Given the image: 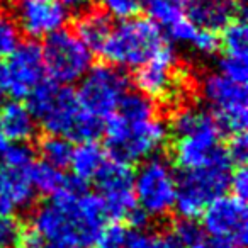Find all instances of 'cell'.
<instances>
[{
  "label": "cell",
  "mask_w": 248,
  "mask_h": 248,
  "mask_svg": "<svg viewBox=\"0 0 248 248\" xmlns=\"http://www.w3.org/2000/svg\"><path fill=\"white\" fill-rule=\"evenodd\" d=\"M106 221L100 197L89 194L85 184L73 177L49 202L34 211L31 231L43 243H70L87 248L99 241Z\"/></svg>",
  "instance_id": "obj_1"
},
{
  "label": "cell",
  "mask_w": 248,
  "mask_h": 248,
  "mask_svg": "<svg viewBox=\"0 0 248 248\" xmlns=\"http://www.w3.org/2000/svg\"><path fill=\"white\" fill-rule=\"evenodd\" d=\"M28 97V109L49 135L83 143L93 141L104 133L102 119L87 112L66 85L41 82Z\"/></svg>",
  "instance_id": "obj_2"
},
{
  "label": "cell",
  "mask_w": 248,
  "mask_h": 248,
  "mask_svg": "<svg viewBox=\"0 0 248 248\" xmlns=\"http://www.w3.org/2000/svg\"><path fill=\"white\" fill-rule=\"evenodd\" d=\"M177 141L173 158L184 170L231 163L221 145V128L213 114L197 107H184L173 114L170 123Z\"/></svg>",
  "instance_id": "obj_3"
},
{
  "label": "cell",
  "mask_w": 248,
  "mask_h": 248,
  "mask_svg": "<svg viewBox=\"0 0 248 248\" xmlns=\"http://www.w3.org/2000/svg\"><path fill=\"white\" fill-rule=\"evenodd\" d=\"M104 133L110 155L124 163L150 158L167 140V126L156 116L128 119L114 112L107 117Z\"/></svg>",
  "instance_id": "obj_4"
},
{
  "label": "cell",
  "mask_w": 248,
  "mask_h": 248,
  "mask_svg": "<svg viewBox=\"0 0 248 248\" xmlns=\"http://www.w3.org/2000/svg\"><path fill=\"white\" fill-rule=\"evenodd\" d=\"M165 46L162 29L148 19H126L110 29L99 49L116 68H140Z\"/></svg>",
  "instance_id": "obj_5"
},
{
  "label": "cell",
  "mask_w": 248,
  "mask_h": 248,
  "mask_svg": "<svg viewBox=\"0 0 248 248\" xmlns=\"http://www.w3.org/2000/svg\"><path fill=\"white\" fill-rule=\"evenodd\" d=\"M230 167L231 163H219L204 169L186 170L177 179L173 207L182 219H194L201 216L214 199L224 196L230 186Z\"/></svg>",
  "instance_id": "obj_6"
},
{
  "label": "cell",
  "mask_w": 248,
  "mask_h": 248,
  "mask_svg": "<svg viewBox=\"0 0 248 248\" xmlns=\"http://www.w3.org/2000/svg\"><path fill=\"white\" fill-rule=\"evenodd\" d=\"M43 49L45 72L53 83L70 85L82 80L92 65V49L72 31L53 32Z\"/></svg>",
  "instance_id": "obj_7"
},
{
  "label": "cell",
  "mask_w": 248,
  "mask_h": 248,
  "mask_svg": "<svg viewBox=\"0 0 248 248\" xmlns=\"http://www.w3.org/2000/svg\"><path fill=\"white\" fill-rule=\"evenodd\" d=\"M177 196V179L169 162L146 158L135 175L136 204L146 216H167L173 209Z\"/></svg>",
  "instance_id": "obj_8"
},
{
  "label": "cell",
  "mask_w": 248,
  "mask_h": 248,
  "mask_svg": "<svg viewBox=\"0 0 248 248\" xmlns=\"http://www.w3.org/2000/svg\"><path fill=\"white\" fill-rule=\"evenodd\" d=\"M201 92L213 109V116L221 129L230 133L245 131L248 121V99L245 83L234 82L217 72L211 73L202 80Z\"/></svg>",
  "instance_id": "obj_9"
},
{
  "label": "cell",
  "mask_w": 248,
  "mask_h": 248,
  "mask_svg": "<svg viewBox=\"0 0 248 248\" xmlns=\"http://www.w3.org/2000/svg\"><path fill=\"white\" fill-rule=\"evenodd\" d=\"M126 92L128 78L119 68L97 65L82 77L77 99L89 114L99 119H107L116 112Z\"/></svg>",
  "instance_id": "obj_10"
},
{
  "label": "cell",
  "mask_w": 248,
  "mask_h": 248,
  "mask_svg": "<svg viewBox=\"0 0 248 248\" xmlns=\"http://www.w3.org/2000/svg\"><path fill=\"white\" fill-rule=\"evenodd\" d=\"M95 184L107 217L126 219L135 213V173L128 163L106 162L95 175Z\"/></svg>",
  "instance_id": "obj_11"
},
{
  "label": "cell",
  "mask_w": 248,
  "mask_h": 248,
  "mask_svg": "<svg viewBox=\"0 0 248 248\" xmlns=\"http://www.w3.org/2000/svg\"><path fill=\"white\" fill-rule=\"evenodd\" d=\"M202 230L213 240L243 248L248 240V211L245 201L219 196L202 211Z\"/></svg>",
  "instance_id": "obj_12"
},
{
  "label": "cell",
  "mask_w": 248,
  "mask_h": 248,
  "mask_svg": "<svg viewBox=\"0 0 248 248\" xmlns=\"http://www.w3.org/2000/svg\"><path fill=\"white\" fill-rule=\"evenodd\" d=\"M136 85L143 95L150 99H169L180 92V78L175 55L165 45L152 60L141 65L136 72Z\"/></svg>",
  "instance_id": "obj_13"
},
{
  "label": "cell",
  "mask_w": 248,
  "mask_h": 248,
  "mask_svg": "<svg viewBox=\"0 0 248 248\" xmlns=\"http://www.w3.org/2000/svg\"><path fill=\"white\" fill-rule=\"evenodd\" d=\"M5 75L9 93H12L16 99L28 97L43 82L45 75L41 46L31 41L19 45L5 65Z\"/></svg>",
  "instance_id": "obj_14"
},
{
  "label": "cell",
  "mask_w": 248,
  "mask_h": 248,
  "mask_svg": "<svg viewBox=\"0 0 248 248\" xmlns=\"http://www.w3.org/2000/svg\"><path fill=\"white\" fill-rule=\"evenodd\" d=\"M66 12L58 0H16V17L29 38H48L60 31Z\"/></svg>",
  "instance_id": "obj_15"
},
{
  "label": "cell",
  "mask_w": 248,
  "mask_h": 248,
  "mask_svg": "<svg viewBox=\"0 0 248 248\" xmlns=\"http://www.w3.org/2000/svg\"><path fill=\"white\" fill-rule=\"evenodd\" d=\"M28 172L0 167V216H11L16 209H24L32 204L36 190Z\"/></svg>",
  "instance_id": "obj_16"
},
{
  "label": "cell",
  "mask_w": 248,
  "mask_h": 248,
  "mask_svg": "<svg viewBox=\"0 0 248 248\" xmlns=\"http://www.w3.org/2000/svg\"><path fill=\"white\" fill-rule=\"evenodd\" d=\"M236 14V0H186L187 19L199 29H223Z\"/></svg>",
  "instance_id": "obj_17"
},
{
  "label": "cell",
  "mask_w": 248,
  "mask_h": 248,
  "mask_svg": "<svg viewBox=\"0 0 248 248\" xmlns=\"http://www.w3.org/2000/svg\"><path fill=\"white\" fill-rule=\"evenodd\" d=\"M0 133L5 140L26 143L36 135V119L21 102H9L0 106Z\"/></svg>",
  "instance_id": "obj_18"
},
{
  "label": "cell",
  "mask_w": 248,
  "mask_h": 248,
  "mask_svg": "<svg viewBox=\"0 0 248 248\" xmlns=\"http://www.w3.org/2000/svg\"><path fill=\"white\" fill-rule=\"evenodd\" d=\"M106 162V153L97 143L83 141L77 148H73L68 165L72 167L73 177L85 184L87 180L95 179V175Z\"/></svg>",
  "instance_id": "obj_19"
},
{
  "label": "cell",
  "mask_w": 248,
  "mask_h": 248,
  "mask_svg": "<svg viewBox=\"0 0 248 248\" xmlns=\"http://www.w3.org/2000/svg\"><path fill=\"white\" fill-rule=\"evenodd\" d=\"M112 24H110L109 16L104 12H83L77 21V32L75 34L89 46L90 49H100L109 36Z\"/></svg>",
  "instance_id": "obj_20"
},
{
  "label": "cell",
  "mask_w": 248,
  "mask_h": 248,
  "mask_svg": "<svg viewBox=\"0 0 248 248\" xmlns=\"http://www.w3.org/2000/svg\"><path fill=\"white\" fill-rule=\"evenodd\" d=\"M28 175L29 180H31L32 189L36 192L48 194V196H55L56 192H60L66 186V180H68L62 173V170L45 162L32 163L29 167Z\"/></svg>",
  "instance_id": "obj_21"
},
{
  "label": "cell",
  "mask_w": 248,
  "mask_h": 248,
  "mask_svg": "<svg viewBox=\"0 0 248 248\" xmlns=\"http://www.w3.org/2000/svg\"><path fill=\"white\" fill-rule=\"evenodd\" d=\"M223 36L219 39V45H223L224 55L231 58L247 60L248 53V29L243 17L230 21L224 26Z\"/></svg>",
  "instance_id": "obj_22"
},
{
  "label": "cell",
  "mask_w": 248,
  "mask_h": 248,
  "mask_svg": "<svg viewBox=\"0 0 248 248\" xmlns=\"http://www.w3.org/2000/svg\"><path fill=\"white\" fill-rule=\"evenodd\" d=\"M126 248H182L173 233L135 228L126 234Z\"/></svg>",
  "instance_id": "obj_23"
},
{
  "label": "cell",
  "mask_w": 248,
  "mask_h": 248,
  "mask_svg": "<svg viewBox=\"0 0 248 248\" xmlns=\"http://www.w3.org/2000/svg\"><path fill=\"white\" fill-rule=\"evenodd\" d=\"M39 152L45 163H49L56 169H63L70 163L73 146L66 138L51 135L39 143Z\"/></svg>",
  "instance_id": "obj_24"
},
{
  "label": "cell",
  "mask_w": 248,
  "mask_h": 248,
  "mask_svg": "<svg viewBox=\"0 0 248 248\" xmlns=\"http://www.w3.org/2000/svg\"><path fill=\"white\" fill-rule=\"evenodd\" d=\"M150 14L158 28H170L186 16V0H152Z\"/></svg>",
  "instance_id": "obj_25"
},
{
  "label": "cell",
  "mask_w": 248,
  "mask_h": 248,
  "mask_svg": "<svg viewBox=\"0 0 248 248\" xmlns=\"http://www.w3.org/2000/svg\"><path fill=\"white\" fill-rule=\"evenodd\" d=\"M172 233L175 234L182 248H206L209 243L206 231L202 230V226L194 223V219H182L175 224Z\"/></svg>",
  "instance_id": "obj_26"
},
{
  "label": "cell",
  "mask_w": 248,
  "mask_h": 248,
  "mask_svg": "<svg viewBox=\"0 0 248 248\" xmlns=\"http://www.w3.org/2000/svg\"><path fill=\"white\" fill-rule=\"evenodd\" d=\"M21 45L19 26L9 16L0 14V58L11 56Z\"/></svg>",
  "instance_id": "obj_27"
},
{
  "label": "cell",
  "mask_w": 248,
  "mask_h": 248,
  "mask_svg": "<svg viewBox=\"0 0 248 248\" xmlns=\"http://www.w3.org/2000/svg\"><path fill=\"white\" fill-rule=\"evenodd\" d=\"M34 153L26 143H17V145L7 146L2 158H4V167L12 170H29V167L34 163L32 160Z\"/></svg>",
  "instance_id": "obj_28"
},
{
  "label": "cell",
  "mask_w": 248,
  "mask_h": 248,
  "mask_svg": "<svg viewBox=\"0 0 248 248\" xmlns=\"http://www.w3.org/2000/svg\"><path fill=\"white\" fill-rule=\"evenodd\" d=\"M99 4L107 16L121 21L135 17L141 9V0H99Z\"/></svg>",
  "instance_id": "obj_29"
},
{
  "label": "cell",
  "mask_w": 248,
  "mask_h": 248,
  "mask_svg": "<svg viewBox=\"0 0 248 248\" xmlns=\"http://www.w3.org/2000/svg\"><path fill=\"white\" fill-rule=\"evenodd\" d=\"M165 31L170 41L179 43V45L192 46L194 39H196L197 32H199V28L194 26L187 17H184V19H180L179 22L172 24L170 28H167Z\"/></svg>",
  "instance_id": "obj_30"
},
{
  "label": "cell",
  "mask_w": 248,
  "mask_h": 248,
  "mask_svg": "<svg viewBox=\"0 0 248 248\" xmlns=\"http://www.w3.org/2000/svg\"><path fill=\"white\" fill-rule=\"evenodd\" d=\"M219 73L228 77V78L234 80V82L247 83V77H248L247 60L231 58V56L224 55L219 60Z\"/></svg>",
  "instance_id": "obj_31"
},
{
  "label": "cell",
  "mask_w": 248,
  "mask_h": 248,
  "mask_svg": "<svg viewBox=\"0 0 248 248\" xmlns=\"http://www.w3.org/2000/svg\"><path fill=\"white\" fill-rule=\"evenodd\" d=\"M22 231L12 217L0 216V248H16L21 243Z\"/></svg>",
  "instance_id": "obj_32"
},
{
  "label": "cell",
  "mask_w": 248,
  "mask_h": 248,
  "mask_svg": "<svg viewBox=\"0 0 248 248\" xmlns=\"http://www.w3.org/2000/svg\"><path fill=\"white\" fill-rule=\"evenodd\" d=\"M126 234H128V231L121 224L104 226L99 241H97V248H123L124 241H126Z\"/></svg>",
  "instance_id": "obj_33"
},
{
  "label": "cell",
  "mask_w": 248,
  "mask_h": 248,
  "mask_svg": "<svg viewBox=\"0 0 248 248\" xmlns=\"http://www.w3.org/2000/svg\"><path fill=\"white\" fill-rule=\"evenodd\" d=\"M190 48H192L196 53H199V55L211 56L217 51V48H219V38H217L214 31L199 29V32H197L196 39H194Z\"/></svg>",
  "instance_id": "obj_34"
},
{
  "label": "cell",
  "mask_w": 248,
  "mask_h": 248,
  "mask_svg": "<svg viewBox=\"0 0 248 248\" xmlns=\"http://www.w3.org/2000/svg\"><path fill=\"white\" fill-rule=\"evenodd\" d=\"M224 150H226V153H228V156H230L231 162L243 165L245 160L248 158V140H247L245 131L233 133L230 143H228V146Z\"/></svg>",
  "instance_id": "obj_35"
},
{
  "label": "cell",
  "mask_w": 248,
  "mask_h": 248,
  "mask_svg": "<svg viewBox=\"0 0 248 248\" xmlns=\"http://www.w3.org/2000/svg\"><path fill=\"white\" fill-rule=\"evenodd\" d=\"M228 189L233 190V196L245 201L248 196V172L243 165L234 169V172L230 173V186Z\"/></svg>",
  "instance_id": "obj_36"
},
{
  "label": "cell",
  "mask_w": 248,
  "mask_h": 248,
  "mask_svg": "<svg viewBox=\"0 0 248 248\" xmlns=\"http://www.w3.org/2000/svg\"><path fill=\"white\" fill-rule=\"evenodd\" d=\"M89 2L90 0H58V4L62 5L66 14H80V12H85Z\"/></svg>",
  "instance_id": "obj_37"
},
{
  "label": "cell",
  "mask_w": 248,
  "mask_h": 248,
  "mask_svg": "<svg viewBox=\"0 0 248 248\" xmlns=\"http://www.w3.org/2000/svg\"><path fill=\"white\" fill-rule=\"evenodd\" d=\"M7 93V75H5V65L0 63V102L4 100Z\"/></svg>",
  "instance_id": "obj_38"
},
{
  "label": "cell",
  "mask_w": 248,
  "mask_h": 248,
  "mask_svg": "<svg viewBox=\"0 0 248 248\" xmlns=\"http://www.w3.org/2000/svg\"><path fill=\"white\" fill-rule=\"evenodd\" d=\"M206 248H236L234 245L231 243H226V241H221V240H213L207 243Z\"/></svg>",
  "instance_id": "obj_39"
},
{
  "label": "cell",
  "mask_w": 248,
  "mask_h": 248,
  "mask_svg": "<svg viewBox=\"0 0 248 248\" xmlns=\"http://www.w3.org/2000/svg\"><path fill=\"white\" fill-rule=\"evenodd\" d=\"M43 248H80L70 243H43Z\"/></svg>",
  "instance_id": "obj_40"
},
{
  "label": "cell",
  "mask_w": 248,
  "mask_h": 248,
  "mask_svg": "<svg viewBox=\"0 0 248 248\" xmlns=\"http://www.w3.org/2000/svg\"><path fill=\"white\" fill-rule=\"evenodd\" d=\"M7 140H5V136L0 133V158H2V155H4V152L7 150Z\"/></svg>",
  "instance_id": "obj_41"
},
{
  "label": "cell",
  "mask_w": 248,
  "mask_h": 248,
  "mask_svg": "<svg viewBox=\"0 0 248 248\" xmlns=\"http://www.w3.org/2000/svg\"><path fill=\"white\" fill-rule=\"evenodd\" d=\"M146 2H152V0H146Z\"/></svg>",
  "instance_id": "obj_42"
}]
</instances>
